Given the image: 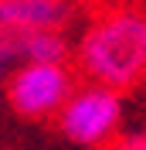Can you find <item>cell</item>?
<instances>
[{"instance_id":"1","label":"cell","mask_w":146,"mask_h":150,"mask_svg":"<svg viewBox=\"0 0 146 150\" xmlns=\"http://www.w3.org/2000/svg\"><path fill=\"white\" fill-rule=\"evenodd\" d=\"M75 75L126 96L146 82V7L109 4L95 10L72 41Z\"/></svg>"},{"instance_id":"2","label":"cell","mask_w":146,"mask_h":150,"mask_svg":"<svg viewBox=\"0 0 146 150\" xmlns=\"http://www.w3.org/2000/svg\"><path fill=\"white\" fill-rule=\"evenodd\" d=\"M122 120H126V96L105 85L82 82L75 85L68 103L58 109L55 126L75 147L102 150L122 133Z\"/></svg>"},{"instance_id":"3","label":"cell","mask_w":146,"mask_h":150,"mask_svg":"<svg viewBox=\"0 0 146 150\" xmlns=\"http://www.w3.org/2000/svg\"><path fill=\"white\" fill-rule=\"evenodd\" d=\"M78 75L72 65H37V62H17L4 82V99L10 112L27 123L55 120L58 109L75 92Z\"/></svg>"},{"instance_id":"4","label":"cell","mask_w":146,"mask_h":150,"mask_svg":"<svg viewBox=\"0 0 146 150\" xmlns=\"http://www.w3.org/2000/svg\"><path fill=\"white\" fill-rule=\"evenodd\" d=\"M78 0H0V34L68 31L78 17Z\"/></svg>"},{"instance_id":"5","label":"cell","mask_w":146,"mask_h":150,"mask_svg":"<svg viewBox=\"0 0 146 150\" xmlns=\"http://www.w3.org/2000/svg\"><path fill=\"white\" fill-rule=\"evenodd\" d=\"M17 62H37V65H68L72 58V38L65 31H31L14 38Z\"/></svg>"},{"instance_id":"6","label":"cell","mask_w":146,"mask_h":150,"mask_svg":"<svg viewBox=\"0 0 146 150\" xmlns=\"http://www.w3.org/2000/svg\"><path fill=\"white\" fill-rule=\"evenodd\" d=\"M14 65H17V45L10 34H0V89L7 82V75L14 72Z\"/></svg>"},{"instance_id":"7","label":"cell","mask_w":146,"mask_h":150,"mask_svg":"<svg viewBox=\"0 0 146 150\" xmlns=\"http://www.w3.org/2000/svg\"><path fill=\"white\" fill-rule=\"evenodd\" d=\"M116 150H146V123L143 126H133V130H122L112 140Z\"/></svg>"},{"instance_id":"8","label":"cell","mask_w":146,"mask_h":150,"mask_svg":"<svg viewBox=\"0 0 146 150\" xmlns=\"http://www.w3.org/2000/svg\"><path fill=\"white\" fill-rule=\"evenodd\" d=\"M102 150H116V147H112V143H109V147H102Z\"/></svg>"}]
</instances>
